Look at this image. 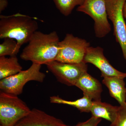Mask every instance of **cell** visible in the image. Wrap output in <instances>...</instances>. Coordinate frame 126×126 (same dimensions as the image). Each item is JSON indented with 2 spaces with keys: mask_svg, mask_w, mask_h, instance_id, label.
Returning a JSON list of instances; mask_svg holds the SVG:
<instances>
[{
  "mask_svg": "<svg viewBox=\"0 0 126 126\" xmlns=\"http://www.w3.org/2000/svg\"><path fill=\"white\" fill-rule=\"evenodd\" d=\"M90 44L84 39L68 33L60 42L56 61L62 63H77L83 62Z\"/></svg>",
  "mask_w": 126,
  "mask_h": 126,
  "instance_id": "6",
  "label": "cell"
},
{
  "mask_svg": "<svg viewBox=\"0 0 126 126\" xmlns=\"http://www.w3.org/2000/svg\"><path fill=\"white\" fill-rule=\"evenodd\" d=\"M126 0H106L108 18L111 21L113 35L126 60V24L123 9Z\"/></svg>",
  "mask_w": 126,
  "mask_h": 126,
  "instance_id": "7",
  "label": "cell"
},
{
  "mask_svg": "<svg viewBox=\"0 0 126 126\" xmlns=\"http://www.w3.org/2000/svg\"><path fill=\"white\" fill-rule=\"evenodd\" d=\"M22 69L16 56H0V79L16 74Z\"/></svg>",
  "mask_w": 126,
  "mask_h": 126,
  "instance_id": "14",
  "label": "cell"
},
{
  "mask_svg": "<svg viewBox=\"0 0 126 126\" xmlns=\"http://www.w3.org/2000/svg\"><path fill=\"white\" fill-rule=\"evenodd\" d=\"M41 67L40 64L32 63L28 69L0 79V89L4 92L19 95L23 92L24 86L28 82L35 81L43 82L44 81L46 75L41 72Z\"/></svg>",
  "mask_w": 126,
  "mask_h": 126,
  "instance_id": "4",
  "label": "cell"
},
{
  "mask_svg": "<svg viewBox=\"0 0 126 126\" xmlns=\"http://www.w3.org/2000/svg\"><path fill=\"white\" fill-rule=\"evenodd\" d=\"M7 0H0V12L1 13L8 5Z\"/></svg>",
  "mask_w": 126,
  "mask_h": 126,
  "instance_id": "20",
  "label": "cell"
},
{
  "mask_svg": "<svg viewBox=\"0 0 126 126\" xmlns=\"http://www.w3.org/2000/svg\"><path fill=\"white\" fill-rule=\"evenodd\" d=\"M60 42L58 34L53 31L44 33L36 31L21 54V58L37 64H47L56 60Z\"/></svg>",
  "mask_w": 126,
  "mask_h": 126,
  "instance_id": "1",
  "label": "cell"
},
{
  "mask_svg": "<svg viewBox=\"0 0 126 126\" xmlns=\"http://www.w3.org/2000/svg\"><path fill=\"white\" fill-rule=\"evenodd\" d=\"M4 40L0 44V56H16L20 49L16 41L9 38Z\"/></svg>",
  "mask_w": 126,
  "mask_h": 126,
  "instance_id": "17",
  "label": "cell"
},
{
  "mask_svg": "<svg viewBox=\"0 0 126 126\" xmlns=\"http://www.w3.org/2000/svg\"><path fill=\"white\" fill-rule=\"evenodd\" d=\"M51 103L65 104L76 108L81 112H90L93 100L87 96L83 95L81 98L74 101L63 99L58 96H53L50 97Z\"/></svg>",
  "mask_w": 126,
  "mask_h": 126,
  "instance_id": "15",
  "label": "cell"
},
{
  "mask_svg": "<svg viewBox=\"0 0 126 126\" xmlns=\"http://www.w3.org/2000/svg\"><path fill=\"white\" fill-rule=\"evenodd\" d=\"M46 65L58 81L68 86H75L80 77L87 72V65L83 62L71 63L55 60Z\"/></svg>",
  "mask_w": 126,
  "mask_h": 126,
  "instance_id": "8",
  "label": "cell"
},
{
  "mask_svg": "<svg viewBox=\"0 0 126 126\" xmlns=\"http://www.w3.org/2000/svg\"><path fill=\"white\" fill-rule=\"evenodd\" d=\"M110 126H126V104L119 106L116 118Z\"/></svg>",
  "mask_w": 126,
  "mask_h": 126,
  "instance_id": "18",
  "label": "cell"
},
{
  "mask_svg": "<svg viewBox=\"0 0 126 126\" xmlns=\"http://www.w3.org/2000/svg\"><path fill=\"white\" fill-rule=\"evenodd\" d=\"M102 47H89L88 48L84 58L83 63H90L101 71V77H117L124 79L126 73L118 71L113 67L104 54Z\"/></svg>",
  "mask_w": 126,
  "mask_h": 126,
  "instance_id": "9",
  "label": "cell"
},
{
  "mask_svg": "<svg viewBox=\"0 0 126 126\" xmlns=\"http://www.w3.org/2000/svg\"><path fill=\"white\" fill-rule=\"evenodd\" d=\"M75 86L83 92L84 95L93 101H101L102 92L101 84L97 79L89 74L87 72L80 77Z\"/></svg>",
  "mask_w": 126,
  "mask_h": 126,
  "instance_id": "11",
  "label": "cell"
},
{
  "mask_svg": "<svg viewBox=\"0 0 126 126\" xmlns=\"http://www.w3.org/2000/svg\"><path fill=\"white\" fill-rule=\"evenodd\" d=\"M102 119L92 116V117L86 121L79 123L73 126H98Z\"/></svg>",
  "mask_w": 126,
  "mask_h": 126,
  "instance_id": "19",
  "label": "cell"
},
{
  "mask_svg": "<svg viewBox=\"0 0 126 126\" xmlns=\"http://www.w3.org/2000/svg\"><path fill=\"white\" fill-rule=\"evenodd\" d=\"M14 126H71L65 124L60 119L34 108Z\"/></svg>",
  "mask_w": 126,
  "mask_h": 126,
  "instance_id": "10",
  "label": "cell"
},
{
  "mask_svg": "<svg viewBox=\"0 0 126 126\" xmlns=\"http://www.w3.org/2000/svg\"><path fill=\"white\" fill-rule=\"evenodd\" d=\"M31 109L18 96L1 91L0 126H14Z\"/></svg>",
  "mask_w": 126,
  "mask_h": 126,
  "instance_id": "3",
  "label": "cell"
},
{
  "mask_svg": "<svg viewBox=\"0 0 126 126\" xmlns=\"http://www.w3.org/2000/svg\"><path fill=\"white\" fill-rule=\"evenodd\" d=\"M85 0H53L57 9L63 15L67 16L72 13L75 7L81 6Z\"/></svg>",
  "mask_w": 126,
  "mask_h": 126,
  "instance_id": "16",
  "label": "cell"
},
{
  "mask_svg": "<svg viewBox=\"0 0 126 126\" xmlns=\"http://www.w3.org/2000/svg\"><path fill=\"white\" fill-rule=\"evenodd\" d=\"M38 29L37 21L29 16L18 13L0 16V39H14L20 48L28 43Z\"/></svg>",
  "mask_w": 126,
  "mask_h": 126,
  "instance_id": "2",
  "label": "cell"
},
{
  "mask_svg": "<svg viewBox=\"0 0 126 126\" xmlns=\"http://www.w3.org/2000/svg\"><path fill=\"white\" fill-rule=\"evenodd\" d=\"M119 107L113 106L109 104L100 101H93L90 112L92 116L103 118L111 123L115 120Z\"/></svg>",
  "mask_w": 126,
  "mask_h": 126,
  "instance_id": "13",
  "label": "cell"
},
{
  "mask_svg": "<svg viewBox=\"0 0 126 126\" xmlns=\"http://www.w3.org/2000/svg\"><path fill=\"white\" fill-rule=\"evenodd\" d=\"M123 14L124 19H126V1L124 5L123 9Z\"/></svg>",
  "mask_w": 126,
  "mask_h": 126,
  "instance_id": "21",
  "label": "cell"
},
{
  "mask_svg": "<svg viewBox=\"0 0 126 126\" xmlns=\"http://www.w3.org/2000/svg\"><path fill=\"white\" fill-rule=\"evenodd\" d=\"M77 11L89 16L94 21V30L97 38L105 37L111 31L108 20L106 0H85Z\"/></svg>",
  "mask_w": 126,
  "mask_h": 126,
  "instance_id": "5",
  "label": "cell"
},
{
  "mask_svg": "<svg viewBox=\"0 0 126 126\" xmlns=\"http://www.w3.org/2000/svg\"><path fill=\"white\" fill-rule=\"evenodd\" d=\"M102 83L108 89L110 96L115 98L120 106L126 104V88L124 79L117 77H104Z\"/></svg>",
  "mask_w": 126,
  "mask_h": 126,
  "instance_id": "12",
  "label": "cell"
}]
</instances>
